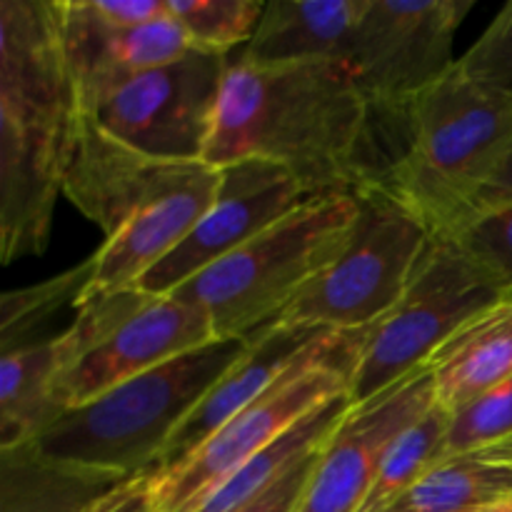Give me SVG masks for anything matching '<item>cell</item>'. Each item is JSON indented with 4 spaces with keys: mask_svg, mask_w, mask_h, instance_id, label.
<instances>
[{
    "mask_svg": "<svg viewBox=\"0 0 512 512\" xmlns=\"http://www.w3.org/2000/svg\"><path fill=\"white\" fill-rule=\"evenodd\" d=\"M373 110L340 60L253 65L225 75L205 163L265 160L310 198L355 195L375 183Z\"/></svg>",
    "mask_w": 512,
    "mask_h": 512,
    "instance_id": "6da1fadb",
    "label": "cell"
},
{
    "mask_svg": "<svg viewBox=\"0 0 512 512\" xmlns=\"http://www.w3.org/2000/svg\"><path fill=\"white\" fill-rule=\"evenodd\" d=\"M55 0H0V258L48 248L78 128Z\"/></svg>",
    "mask_w": 512,
    "mask_h": 512,
    "instance_id": "7a4b0ae2",
    "label": "cell"
},
{
    "mask_svg": "<svg viewBox=\"0 0 512 512\" xmlns=\"http://www.w3.org/2000/svg\"><path fill=\"white\" fill-rule=\"evenodd\" d=\"M218 185L220 168L150 158L80 113L63 195L105 233L80 303L138 288L208 213Z\"/></svg>",
    "mask_w": 512,
    "mask_h": 512,
    "instance_id": "3957f363",
    "label": "cell"
},
{
    "mask_svg": "<svg viewBox=\"0 0 512 512\" xmlns=\"http://www.w3.org/2000/svg\"><path fill=\"white\" fill-rule=\"evenodd\" d=\"M400 128L405 145L375 183L435 238H450L512 155V93L478 83L455 65L410 105Z\"/></svg>",
    "mask_w": 512,
    "mask_h": 512,
    "instance_id": "277c9868",
    "label": "cell"
},
{
    "mask_svg": "<svg viewBox=\"0 0 512 512\" xmlns=\"http://www.w3.org/2000/svg\"><path fill=\"white\" fill-rule=\"evenodd\" d=\"M253 335L215 338L145 370L100 398L60 413L30 445L63 463L110 470L125 478L153 475L170 438L210 388L248 353Z\"/></svg>",
    "mask_w": 512,
    "mask_h": 512,
    "instance_id": "5b68a950",
    "label": "cell"
},
{
    "mask_svg": "<svg viewBox=\"0 0 512 512\" xmlns=\"http://www.w3.org/2000/svg\"><path fill=\"white\" fill-rule=\"evenodd\" d=\"M355 215V195L305 200L298 210L170 295L205 310L215 338H248L275 323L338 255Z\"/></svg>",
    "mask_w": 512,
    "mask_h": 512,
    "instance_id": "8992f818",
    "label": "cell"
},
{
    "mask_svg": "<svg viewBox=\"0 0 512 512\" xmlns=\"http://www.w3.org/2000/svg\"><path fill=\"white\" fill-rule=\"evenodd\" d=\"M215 340L205 310L140 288L95 295L58 335L60 373L55 403L78 408L115 385Z\"/></svg>",
    "mask_w": 512,
    "mask_h": 512,
    "instance_id": "52a82bcc",
    "label": "cell"
},
{
    "mask_svg": "<svg viewBox=\"0 0 512 512\" xmlns=\"http://www.w3.org/2000/svg\"><path fill=\"white\" fill-rule=\"evenodd\" d=\"M355 198L358 215L338 255L300 290L280 323L358 333L403 298L433 233L383 185H368Z\"/></svg>",
    "mask_w": 512,
    "mask_h": 512,
    "instance_id": "ba28073f",
    "label": "cell"
},
{
    "mask_svg": "<svg viewBox=\"0 0 512 512\" xmlns=\"http://www.w3.org/2000/svg\"><path fill=\"white\" fill-rule=\"evenodd\" d=\"M503 293V283L455 240L433 235L398 305L363 330L350 380L353 405L428 368L433 355Z\"/></svg>",
    "mask_w": 512,
    "mask_h": 512,
    "instance_id": "9c48e42d",
    "label": "cell"
},
{
    "mask_svg": "<svg viewBox=\"0 0 512 512\" xmlns=\"http://www.w3.org/2000/svg\"><path fill=\"white\" fill-rule=\"evenodd\" d=\"M365 333H330L263 398L210 435L173 473L155 480L160 512H185L230 473L263 453L280 435L328 400L350 393Z\"/></svg>",
    "mask_w": 512,
    "mask_h": 512,
    "instance_id": "30bf717a",
    "label": "cell"
},
{
    "mask_svg": "<svg viewBox=\"0 0 512 512\" xmlns=\"http://www.w3.org/2000/svg\"><path fill=\"white\" fill-rule=\"evenodd\" d=\"M470 10L473 0H363L345 65L375 120L400 125L455 70V33Z\"/></svg>",
    "mask_w": 512,
    "mask_h": 512,
    "instance_id": "8fae6325",
    "label": "cell"
},
{
    "mask_svg": "<svg viewBox=\"0 0 512 512\" xmlns=\"http://www.w3.org/2000/svg\"><path fill=\"white\" fill-rule=\"evenodd\" d=\"M230 60L190 48L150 68L103 100L90 118L138 153L178 163H205Z\"/></svg>",
    "mask_w": 512,
    "mask_h": 512,
    "instance_id": "7c38bea8",
    "label": "cell"
},
{
    "mask_svg": "<svg viewBox=\"0 0 512 512\" xmlns=\"http://www.w3.org/2000/svg\"><path fill=\"white\" fill-rule=\"evenodd\" d=\"M310 200L285 168L265 160H238L220 168L213 205L188 238L138 283L150 295H170L205 268L228 258Z\"/></svg>",
    "mask_w": 512,
    "mask_h": 512,
    "instance_id": "4fadbf2b",
    "label": "cell"
},
{
    "mask_svg": "<svg viewBox=\"0 0 512 512\" xmlns=\"http://www.w3.org/2000/svg\"><path fill=\"white\" fill-rule=\"evenodd\" d=\"M435 405L428 368L363 405H353L320 448L295 512H358L395 440Z\"/></svg>",
    "mask_w": 512,
    "mask_h": 512,
    "instance_id": "5bb4252c",
    "label": "cell"
},
{
    "mask_svg": "<svg viewBox=\"0 0 512 512\" xmlns=\"http://www.w3.org/2000/svg\"><path fill=\"white\" fill-rule=\"evenodd\" d=\"M65 58L80 113L90 115L135 75L188 53V35L173 15L120 28L93 10L90 0H55Z\"/></svg>",
    "mask_w": 512,
    "mask_h": 512,
    "instance_id": "9a60e30c",
    "label": "cell"
},
{
    "mask_svg": "<svg viewBox=\"0 0 512 512\" xmlns=\"http://www.w3.org/2000/svg\"><path fill=\"white\" fill-rule=\"evenodd\" d=\"M330 333H338V330L303 328V325H288L280 320L258 330L248 353L210 388V393L200 400L198 408L170 438L168 448L163 450L155 465L153 478L173 473L210 435L218 433L228 420L263 398L283 375H288L300 360L308 358Z\"/></svg>",
    "mask_w": 512,
    "mask_h": 512,
    "instance_id": "2e32d148",
    "label": "cell"
},
{
    "mask_svg": "<svg viewBox=\"0 0 512 512\" xmlns=\"http://www.w3.org/2000/svg\"><path fill=\"white\" fill-rule=\"evenodd\" d=\"M363 0H275L238 60L253 65L345 63Z\"/></svg>",
    "mask_w": 512,
    "mask_h": 512,
    "instance_id": "e0dca14e",
    "label": "cell"
},
{
    "mask_svg": "<svg viewBox=\"0 0 512 512\" xmlns=\"http://www.w3.org/2000/svg\"><path fill=\"white\" fill-rule=\"evenodd\" d=\"M130 478L48 458L30 443L0 450V512H93Z\"/></svg>",
    "mask_w": 512,
    "mask_h": 512,
    "instance_id": "ac0fdd59",
    "label": "cell"
},
{
    "mask_svg": "<svg viewBox=\"0 0 512 512\" xmlns=\"http://www.w3.org/2000/svg\"><path fill=\"white\" fill-rule=\"evenodd\" d=\"M435 400L458 410L512 378V290L465 323L430 360Z\"/></svg>",
    "mask_w": 512,
    "mask_h": 512,
    "instance_id": "d6986e66",
    "label": "cell"
},
{
    "mask_svg": "<svg viewBox=\"0 0 512 512\" xmlns=\"http://www.w3.org/2000/svg\"><path fill=\"white\" fill-rule=\"evenodd\" d=\"M512 500V438L443 458L395 508L405 512H480Z\"/></svg>",
    "mask_w": 512,
    "mask_h": 512,
    "instance_id": "ffe728a7",
    "label": "cell"
},
{
    "mask_svg": "<svg viewBox=\"0 0 512 512\" xmlns=\"http://www.w3.org/2000/svg\"><path fill=\"white\" fill-rule=\"evenodd\" d=\"M58 338L0 353V450L38 438L63 410L55 403Z\"/></svg>",
    "mask_w": 512,
    "mask_h": 512,
    "instance_id": "44dd1931",
    "label": "cell"
},
{
    "mask_svg": "<svg viewBox=\"0 0 512 512\" xmlns=\"http://www.w3.org/2000/svg\"><path fill=\"white\" fill-rule=\"evenodd\" d=\"M350 408H353L350 393L338 395V398L315 408L298 425H293L288 433L280 435L270 448H265L253 460L240 465L218 488L210 490L200 503H195L193 508L185 512H233L240 505L258 498L280 475H285L295 463H300L305 455L315 453L328 440V435L338 428V423Z\"/></svg>",
    "mask_w": 512,
    "mask_h": 512,
    "instance_id": "7402d4cb",
    "label": "cell"
},
{
    "mask_svg": "<svg viewBox=\"0 0 512 512\" xmlns=\"http://www.w3.org/2000/svg\"><path fill=\"white\" fill-rule=\"evenodd\" d=\"M448 430L450 410L435 400L433 408L418 423L410 425L388 450L383 468L358 512L393 510L445 458Z\"/></svg>",
    "mask_w": 512,
    "mask_h": 512,
    "instance_id": "603a6c76",
    "label": "cell"
},
{
    "mask_svg": "<svg viewBox=\"0 0 512 512\" xmlns=\"http://www.w3.org/2000/svg\"><path fill=\"white\" fill-rule=\"evenodd\" d=\"M95 258L30 288L10 290L0 298V353L30 345V335L48 323L65 305H78L88 285L93 283Z\"/></svg>",
    "mask_w": 512,
    "mask_h": 512,
    "instance_id": "cb8c5ba5",
    "label": "cell"
},
{
    "mask_svg": "<svg viewBox=\"0 0 512 512\" xmlns=\"http://www.w3.org/2000/svg\"><path fill=\"white\" fill-rule=\"evenodd\" d=\"M263 10L258 0H168V13L185 30L190 45L220 55L250 43Z\"/></svg>",
    "mask_w": 512,
    "mask_h": 512,
    "instance_id": "d4e9b609",
    "label": "cell"
},
{
    "mask_svg": "<svg viewBox=\"0 0 512 512\" xmlns=\"http://www.w3.org/2000/svg\"><path fill=\"white\" fill-rule=\"evenodd\" d=\"M512 438V378L450 413L445 458L490 448Z\"/></svg>",
    "mask_w": 512,
    "mask_h": 512,
    "instance_id": "484cf974",
    "label": "cell"
},
{
    "mask_svg": "<svg viewBox=\"0 0 512 512\" xmlns=\"http://www.w3.org/2000/svg\"><path fill=\"white\" fill-rule=\"evenodd\" d=\"M450 240L485 265L505 290H512V205L473 218Z\"/></svg>",
    "mask_w": 512,
    "mask_h": 512,
    "instance_id": "4316f807",
    "label": "cell"
},
{
    "mask_svg": "<svg viewBox=\"0 0 512 512\" xmlns=\"http://www.w3.org/2000/svg\"><path fill=\"white\" fill-rule=\"evenodd\" d=\"M458 68L478 83L512 93V3L505 5L485 33L460 55Z\"/></svg>",
    "mask_w": 512,
    "mask_h": 512,
    "instance_id": "83f0119b",
    "label": "cell"
},
{
    "mask_svg": "<svg viewBox=\"0 0 512 512\" xmlns=\"http://www.w3.org/2000/svg\"><path fill=\"white\" fill-rule=\"evenodd\" d=\"M320 448H323V445H320ZM320 448L315 450V453L305 455V458L300 460V463H295L288 473L280 475V478L275 480L265 493H260L258 498L240 505V508L233 512H295L298 510L305 488H308L310 473H313L315 468V460H318Z\"/></svg>",
    "mask_w": 512,
    "mask_h": 512,
    "instance_id": "f1b7e54d",
    "label": "cell"
},
{
    "mask_svg": "<svg viewBox=\"0 0 512 512\" xmlns=\"http://www.w3.org/2000/svg\"><path fill=\"white\" fill-rule=\"evenodd\" d=\"M95 13L120 28L153 23L168 15V0H90Z\"/></svg>",
    "mask_w": 512,
    "mask_h": 512,
    "instance_id": "f546056e",
    "label": "cell"
},
{
    "mask_svg": "<svg viewBox=\"0 0 512 512\" xmlns=\"http://www.w3.org/2000/svg\"><path fill=\"white\" fill-rule=\"evenodd\" d=\"M93 512H160L153 475L143 473L130 478L113 495H108Z\"/></svg>",
    "mask_w": 512,
    "mask_h": 512,
    "instance_id": "4dcf8cb0",
    "label": "cell"
},
{
    "mask_svg": "<svg viewBox=\"0 0 512 512\" xmlns=\"http://www.w3.org/2000/svg\"><path fill=\"white\" fill-rule=\"evenodd\" d=\"M505 205H512V155L505 160V165L498 170V175H495V178L480 190L478 198L473 200L465 223H470V220L480 218V215L485 213H493V210L498 208H505ZM463 225H460V228H463ZM458 230H455V233H458Z\"/></svg>",
    "mask_w": 512,
    "mask_h": 512,
    "instance_id": "1f68e13d",
    "label": "cell"
},
{
    "mask_svg": "<svg viewBox=\"0 0 512 512\" xmlns=\"http://www.w3.org/2000/svg\"><path fill=\"white\" fill-rule=\"evenodd\" d=\"M480 512H512V500H505V503L500 505H493V508H485Z\"/></svg>",
    "mask_w": 512,
    "mask_h": 512,
    "instance_id": "d6a6232c",
    "label": "cell"
},
{
    "mask_svg": "<svg viewBox=\"0 0 512 512\" xmlns=\"http://www.w3.org/2000/svg\"><path fill=\"white\" fill-rule=\"evenodd\" d=\"M388 512H405V510H398V508H393V510H388Z\"/></svg>",
    "mask_w": 512,
    "mask_h": 512,
    "instance_id": "836d02e7",
    "label": "cell"
}]
</instances>
